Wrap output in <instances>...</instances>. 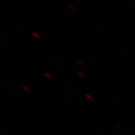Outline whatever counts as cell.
I'll use <instances>...</instances> for the list:
<instances>
[{"instance_id":"cell-2","label":"cell","mask_w":135,"mask_h":135,"mask_svg":"<svg viewBox=\"0 0 135 135\" xmlns=\"http://www.w3.org/2000/svg\"><path fill=\"white\" fill-rule=\"evenodd\" d=\"M86 97H87L88 98H89V99H91V100H93V98L91 97L90 96H89V95H88V94H87V95H86Z\"/></svg>"},{"instance_id":"cell-4","label":"cell","mask_w":135,"mask_h":135,"mask_svg":"<svg viewBox=\"0 0 135 135\" xmlns=\"http://www.w3.org/2000/svg\"><path fill=\"white\" fill-rule=\"evenodd\" d=\"M23 89H25V90H26L27 91H29V90H28V89L26 88V87H23Z\"/></svg>"},{"instance_id":"cell-1","label":"cell","mask_w":135,"mask_h":135,"mask_svg":"<svg viewBox=\"0 0 135 135\" xmlns=\"http://www.w3.org/2000/svg\"><path fill=\"white\" fill-rule=\"evenodd\" d=\"M68 7H70V8H72V9H73V11H74V10H75V8H73V6H71L70 5V4H68Z\"/></svg>"},{"instance_id":"cell-3","label":"cell","mask_w":135,"mask_h":135,"mask_svg":"<svg viewBox=\"0 0 135 135\" xmlns=\"http://www.w3.org/2000/svg\"><path fill=\"white\" fill-rule=\"evenodd\" d=\"M44 75H46V76H48V77H49V78H50V77H51V76H49V75H47V74H46V73H45V74H44Z\"/></svg>"},{"instance_id":"cell-5","label":"cell","mask_w":135,"mask_h":135,"mask_svg":"<svg viewBox=\"0 0 135 135\" xmlns=\"http://www.w3.org/2000/svg\"><path fill=\"white\" fill-rule=\"evenodd\" d=\"M79 75H81V76H84V74H81V73H79Z\"/></svg>"}]
</instances>
